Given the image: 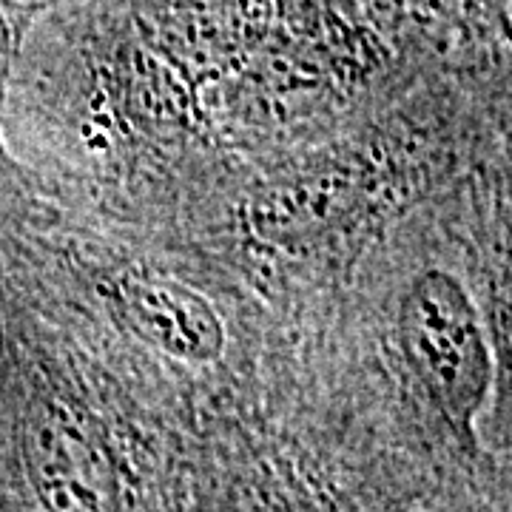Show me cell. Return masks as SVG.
<instances>
[{"label":"cell","instance_id":"7a4b0ae2","mask_svg":"<svg viewBox=\"0 0 512 512\" xmlns=\"http://www.w3.org/2000/svg\"><path fill=\"white\" fill-rule=\"evenodd\" d=\"M510 12L382 103L225 174L174 237L268 311L288 316L348 282L404 217L510 160Z\"/></svg>","mask_w":512,"mask_h":512},{"label":"cell","instance_id":"3957f363","mask_svg":"<svg viewBox=\"0 0 512 512\" xmlns=\"http://www.w3.org/2000/svg\"><path fill=\"white\" fill-rule=\"evenodd\" d=\"M0 282L194 436L251 387L271 339L268 311L197 245L35 183L0 205Z\"/></svg>","mask_w":512,"mask_h":512},{"label":"cell","instance_id":"277c9868","mask_svg":"<svg viewBox=\"0 0 512 512\" xmlns=\"http://www.w3.org/2000/svg\"><path fill=\"white\" fill-rule=\"evenodd\" d=\"M197 436L0 282V498L188 512Z\"/></svg>","mask_w":512,"mask_h":512},{"label":"cell","instance_id":"5b68a950","mask_svg":"<svg viewBox=\"0 0 512 512\" xmlns=\"http://www.w3.org/2000/svg\"><path fill=\"white\" fill-rule=\"evenodd\" d=\"M37 9L40 3H0V205H6L18 191L32 183V177L15 160L6 140V103H9L20 46Z\"/></svg>","mask_w":512,"mask_h":512},{"label":"cell","instance_id":"6da1fadb","mask_svg":"<svg viewBox=\"0 0 512 512\" xmlns=\"http://www.w3.org/2000/svg\"><path fill=\"white\" fill-rule=\"evenodd\" d=\"M439 487L510 476V160L404 217L271 322Z\"/></svg>","mask_w":512,"mask_h":512}]
</instances>
